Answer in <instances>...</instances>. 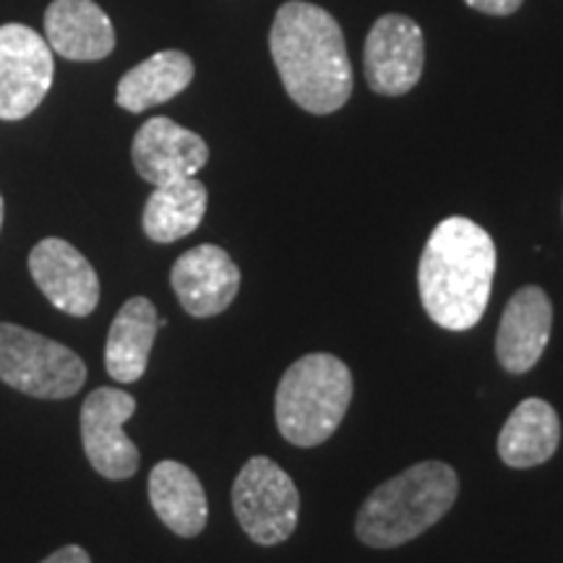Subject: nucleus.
<instances>
[{
  "instance_id": "obj_15",
  "label": "nucleus",
  "mask_w": 563,
  "mask_h": 563,
  "mask_svg": "<svg viewBox=\"0 0 563 563\" xmlns=\"http://www.w3.org/2000/svg\"><path fill=\"white\" fill-rule=\"evenodd\" d=\"M157 329L159 316L150 298H131L123 302L104 344V368L112 382L133 384L144 376Z\"/></svg>"
},
{
  "instance_id": "obj_11",
  "label": "nucleus",
  "mask_w": 563,
  "mask_h": 563,
  "mask_svg": "<svg viewBox=\"0 0 563 563\" xmlns=\"http://www.w3.org/2000/svg\"><path fill=\"white\" fill-rule=\"evenodd\" d=\"M170 282L183 311L194 319H209L235 300L241 290V269L220 245L203 243L173 264Z\"/></svg>"
},
{
  "instance_id": "obj_10",
  "label": "nucleus",
  "mask_w": 563,
  "mask_h": 563,
  "mask_svg": "<svg viewBox=\"0 0 563 563\" xmlns=\"http://www.w3.org/2000/svg\"><path fill=\"white\" fill-rule=\"evenodd\" d=\"M30 272L55 308L84 319L100 302V279L95 266L63 238H45L30 253Z\"/></svg>"
},
{
  "instance_id": "obj_13",
  "label": "nucleus",
  "mask_w": 563,
  "mask_h": 563,
  "mask_svg": "<svg viewBox=\"0 0 563 563\" xmlns=\"http://www.w3.org/2000/svg\"><path fill=\"white\" fill-rule=\"evenodd\" d=\"M553 306L540 287L527 285L506 302L498 323L496 355L509 373H527L538 365L551 340Z\"/></svg>"
},
{
  "instance_id": "obj_9",
  "label": "nucleus",
  "mask_w": 563,
  "mask_h": 563,
  "mask_svg": "<svg viewBox=\"0 0 563 563\" xmlns=\"http://www.w3.org/2000/svg\"><path fill=\"white\" fill-rule=\"evenodd\" d=\"M426 66V40L410 16L389 13L365 40V79L376 95L402 97L415 89Z\"/></svg>"
},
{
  "instance_id": "obj_8",
  "label": "nucleus",
  "mask_w": 563,
  "mask_h": 563,
  "mask_svg": "<svg viewBox=\"0 0 563 563\" xmlns=\"http://www.w3.org/2000/svg\"><path fill=\"white\" fill-rule=\"evenodd\" d=\"M136 399L123 389H95L81 407V441L91 467L108 481H129L139 470V449L123 433Z\"/></svg>"
},
{
  "instance_id": "obj_16",
  "label": "nucleus",
  "mask_w": 563,
  "mask_h": 563,
  "mask_svg": "<svg viewBox=\"0 0 563 563\" xmlns=\"http://www.w3.org/2000/svg\"><path fill=\"white\" fill-rule=\"evenodd\" d=\"M150 501L157 517L180 538H196L207 527V493L194 470L165 460L150 475Z\"/></svg>"
},
{
  "instance_id": "obj_19",
  "label": "nucleus",
  "mask_w": 563,
  "mask_h": 563,
  "mask_svg": "<svg viewBox=\"0 0 563 563\" xmlns=\"http://www.w3.org/2000/svg\"><path fill=\"white\" fill-rule=\"evenodd\" d=\"M207 186L196 178H180L154 186L144 207V232L154 243H175L191 235L207 214Z\"/></svg>"
},
{
  "instance_id": "obj_20",
  "label": "nucleus",
  "mask_w": 563,
  "mask_h": 563,
  "mask_svg": "<svg viewBox=\"0 0 563 563\" xmlns=\"http://www.w3.org/2000/svg\"><path fill=\"white\" fill-rule=\"evenodd\" d=\"M464 3H467L470 9L488 13V16H511V13L522 9L525 0H464Z\"/></svg>"
},
{
  "instance_id": "obj_1",
  "label": "nucleus",
  "mask_w": 563,
  "mask_h": 563,
  "mask_svg": "<svg viewBox=\"0 0 563 563\" xmlns=\"http://www.w3.org/2000/svg\"><path fill=\"white\" fill-rule=\"evenodd\" d=\"M269 51L290 100L313 115L344 108L352 95V63L340 21L321 5L290 0L277 11Z\"/></svg>"
},
{
  "instance_id": "obj_17",
  "label": "nucleus",
  "mask_w": 563,
  "mask_h": 563,
  "mask_svg": "<svg viewBox=\"0 0 563 563\" xmlns=\"http://www.w3.org/2000/svg\"><path fill=\"white\" fill-rule=\"evenodd\" d=\"M561 441L559 415L545 399H525L498 433V456L509 467L527 470L551 460Z\"/></svg>"
},
{
  "instance_id": "obj_5",
  "label": "nucleus",
  "mask_w": 563,
  "mask_h": 563,
  "mask_svg": "<svg viewBox=\"0 0 563 563\" xmlns=\"http://www.w3.org/2000/svg\"><path fill=\"white\" fill-rule=\"evenodd\" d=\"M0 382L37 399H68L87 382V365L66 344L0 323Z\"/></svg>"
},
{
  "instance_id": "obj_7",
  "label": "nucleus",
  "mask_w": 563,
  "mask_h": 563,
  "mask_svg": "<svg viewBox=\"0 0 563 563\" xmlns=\"http://www.w3.org/2000/svg\"><path fill=\"white\" fill-rule=\"evenodd\" d=\"M53 51L32 26H0V121H21L53 87Z\"/></svg>"
},
{
  "instance_id": "obj_22",
  "label": "nucleus",
  "mask_w": 563,
  "mask_h": 563,
  "mask_svg": "<svg viewBox=\"0 0 563 563\" xmlns=\"http://www.w3.org/2000/svg\"><path fill=\"white\" fill-rule=\"evenodd\" d=\"M0 228H3V196H0Z\"/></svg>"
},
{
  "instance_id": "obj_14",
  "label": "nucleus",
  "mask_w": 563,
  "mask_h": 563,
  "mask_svg": "<svg viewBox=\"0 0 563 563\" xmlns=\"http://www.w3.org/2000/svg\"><path fill=\"white\" fill-rule=\"evenodd\" d=\"M45 34L51 51L66 60H102L115 51L112 21L95 0H53L45 13Z\"/></svg>"
},
{
  "instance_id": "obj_6",
  "label": "nucleus",
  "mask_w": 563,
  "mask_h": 563,
  "mask_svg": "<svg viewBox=\"0 0 563 563\" xmlns=\"http://www.w3.org/2000/svg\"><path fill=\"white\" fill-rule=\"evenodd\" d=\"M232 506L253 543L277 545L298 527L300 493L277 462L269 456H253L232 485Z\"/></svg>"
},
{
  "instance_id": "obj_2",
  "label": "nucleus",
  "mask_w": 563,
  "mask_h": 563,
  "mask_svg": "<svg viewBox=\"0 0 563 563\" xmlns=\"http://www.w3.org/2000/svg\"><path fill=\"white\" fill-rule=\"evenodd\" d=\"M493 274V238L467 217H449L435 224L422 249L418 266L422 308L449 332H467L488 308Z\"/></svg>"
},
{
  "instance_id": "obj_12",
  "label": "nucleus",
  "mask_w": 563,
  "mask_h": 563,
  "mask_svg": "<svg viewBox=\"0 0 563 563\" xmlns=\"http://www.w3.org/2000/svg\"><path fill=\"white\" fill-rule=\"evenodd\" d=\"M136 173L152 186L196 178L207 165L209 146L199 133L183 129L170 118H152L141 125L131 146Z\"/></svg>"
},
{
  "instance_id": "obj_18",
  "label": "nucleus",
  "mask_w": 563,
  "mask_h": 563,
  "mask_svg": "<svg viewBox=\"0 0 563 563\" xmlns=\"http://www.w3.org/2000/svg\"><path fill=\"white\" fill-rule=\"evenodd\" d=\"M191 81L194 60L180 51H162L123 76L115 102L129 112H144L178 97Z\"/></svg>"
},
{
  "instance_id": "obj_4",
  "label": "nucleus",
  "mask_w": 563,
  "mask_h": 563,
  "mask_svg": "<svg viewBox=\"0 0 563 563\" xmlns=\"http://www.w3.org/2000/svg\"><path fill=\"white\" fill-rule=\"evenodd\" d=\"M352 402V373L327 352L302 355L285 371L274 394L279 433L295 446H319L332 439Z\"/></svg>"
},
{
  "instance_id": "obj_3",
  "label": "nucleus",
  "mask_w": 563,
  "mask_h": 563,
  "mask_svg": "<svg viewBox=\"0 0 563 563\" xmlns=\"http://www.w3.org/2000/svg\"><path fill=\"white\" fill-rule=\"evenodd\" d=\"M460 477L443 462H420L378 485L357 511L355 532L371 548H397L449 514Z\"/></svg>"
},
{
  "instance_id": "obj_21",
  "label": "nucleus",
  "mask_w": 563,
  "mask_h": 563,
  "mask_svg": "<svg viewBox=\"0 0 563 563\" xmlns=\"http://www.w3.org/2000/svg\"><path fill=\"white\" fill-rule=\"evenodd\" d=\"M42 563H91V559L81 545H66L60 548V551L47 555Z\"/></svg>"
}]
</instances>
